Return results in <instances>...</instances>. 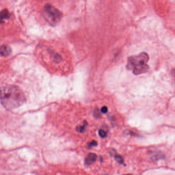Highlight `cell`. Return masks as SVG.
I'll return each instance as SVG.
<instances>
[{
	"label": "cell",
	"mask_w": 175,
	"mask_h": 175,
	"mask_svg": "<svg viewBox=\"0 0 175 175\" xmlns=\"http://www.w3.org/2000/svg\"><path fill=\"white\" fill-rule=\"evenodd\" d=\"M25 99L23 92L18 86L5 85L1 87V104L6 109L12 110L18 108L24 103Z\"/></svg>",
	"instance_id": "1"
},
{
	"label": "cell",
	"mask_w": 175,
	"mask_h": 175,
	"mask_svg": "<svg viewBox=\"0 0 175 175\" xmlns=\"http://www.w3.org/2000/svg\"><path fill=\"white\" fill-rule=\"evenodd\" d=\"M148 55L145 53L128 57L126 68L130 70H132L133 74L136 75L145 73L150 68L148 64Z\"/></svg>",
	"instance_id": "2"
},
{
	"label": "cell",
	"mask_w": 175,
	"mask_h": 175,
	"mask_svg": "<svg viewBox=\"0 0 175 175\" xmlns=\"http://www.w3.org/2000/svg\"><path fill=\"white\" fill-rule=\"evenodd\" d=\"M43 13L46 20L51 25L58 24L62 18L61 12L50 4L44 6Z\"/></svg>",
	"instance_id": "3"
},
{
	"label": "cell",
	"mask_w": 175,
	"mask_h": 175,
	"mask_svg": "<svg viewBox=\"0 0 175 175\" xmlns=\"http://www.w3.org/2000/svg\"><path fill=\"white\" fill-rule=\"evenodd\" d=\"M97 155L96 153H90L86 157L85 160V164L88 165H90L96 161L97 159Z\"/></svg>",
	"instance_id": "4"
},
{
	"label": "cell",
	"mask_w": 175,
	"mask_h": 175,
	"mask_svg": "<svg viewBox=\"0 0 175 175\" xmlns=\"http://www.w3.org/2000/svg\"><path fill=\"white\" fill-rule=\"evenodd\" d=\"M11 53V49L9 46L2 45L1 47V56L2 57H6L9 56Z\"/></svg>",
	"instance_id": "5"
},
{
	"label": "cell",
	"mask_w": 175,
	"mask_h": 175,
	"mask_svg": "<svg viewBox=\"0 0 175 175\" xmlns=\"http://www.w3.org/2000/svg\"><path fill=\"white\" fill-rule=\"evenodd\" d=\"M86 126H87V122L85 121L83 125L77 126V128H76V130L79 133H84V131H85Z\"/></svg>",
	"instance_id": "6"
},
{
	"label": "cell",
	"mask_w": 175,
	"mask_h": 175,
	"mask_svg": "<svg viewBox=\"0 0 175 175\" xmlns=\"http://www.w3.org/2000/svg\"><path fill=\"white\" fill-rule=\"evenodd\" d=\"M1 21L3 19H6L9 18V13L7 9H4L1 11Z\"/></svg>",
	"instance_id": "7"
},
{
	"label": "cell",
	"mask_w": 175,
	"mask_h": 175,
	"mask_svg": "<svg viewBox=\"0 0 175 175\" xmlns=\"http://www.w3.org/2000/svg\"><path fill=\"white\" fill-rule=\"evenodd\" d=\"M163 158V155L162 153H153V155H152L151 158L153 159V160H158L160 159H162Z\"/></svg>",
	"instance_id": "8"
},
{
	"label": "cell",
	"mask_w": 175,
	"mask_h": 175,
	"mask_svg": "<svg viewBox=\"0 0 175 175\" xmlns=\"http://www.w3.org/2000/svg\"><path fill=\"white\" fill-rule=\"evenodd\" d=\"M115 159L117 162L119 163V164H122L124 163V159L120 155H115Z\"/></svg>",
	"instance_id": "9"
},
{
	"label": "cell",
	"mask_w": 175,
	"mask_h": 175,
	"mask_svg": "<svg viewBox=\"0 0 175 175\" xmlns=\"http://www.w3.org/2000/svg\"><path fill=\"white\" fill-rule=\"evenodd\" d=\"M99 135L101 138H104L106 137V133L104 130H101L99 131Z\"/></svg>",
	"instance_id": "10"
},
{
	"label": "cell",
	"mask_w": 175,
	"mask_h": 175,
	"mask_svg": "<svg viewBox=\"0 0 175 175\" xmlns=\"http://www.w3.org/2000/svg\"><path fill=\"white\" fill-rule=\"evenodd\" d=\"M97 145H98V143L96 141H92L91 142L88 144V146H89V148H91V147H93V146H97Z\"/></svg>",
	"instance_id": "11"
},
{
	"label": "cell",
	"mask_w": 175,
	"mask_h": 175,
	"mask_svg": "<svg viewBox=\"0 0 175 175\" xmlns=\"http://www.w3.org/2000/svg\"><path fill=\"white\" fill-rule=\"evenodd\" d=\"M101 111L103 113H106L108 111V108L106 106H103L101 108Z\"/></svg>",
	"instance_id": "12"
},
{
	"label": "cell",
	"mask_w": 175,
	"mask_h": 175,
	"mask_svg": "<svg viewBox=\"0 0 175 175\" xmlns=\"http://www.w3.org/2000/svg\"><path fill=\"white\" fill-rule=\"evenodd\" d=\"M171 75H172L173 77L175 79V68H174V69L171 70Z\"/></svg>",
	"instance_id": "13"
},
{
	"label": "cell",
	"mask_w": 175,
	"mask_h": 175,
	"mask_svg": "<svg viewBox=\"0 0 175 175\" xmlns=\"http://www.w3.org/2000/svg\"><path fill=\"white\" fill-rule=\"evenodd\" d=\"M131 175V174H127V175Z\"/></svg>",
	"instance_id": "14"
}]
</instances>
